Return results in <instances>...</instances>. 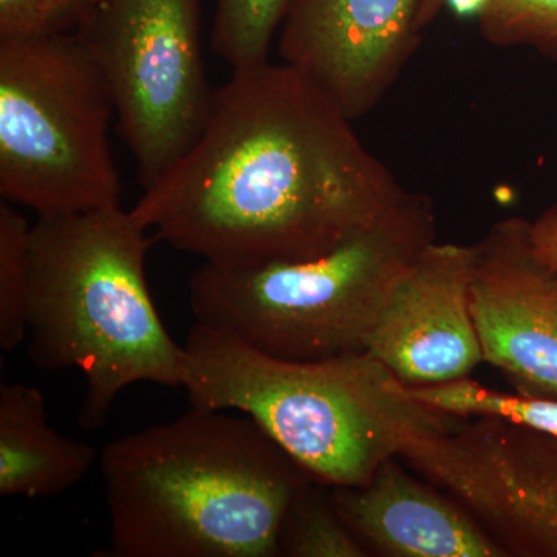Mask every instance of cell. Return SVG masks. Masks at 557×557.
Masks as SVG:
<instances>
[{
  "mask_svg": "<svg viewBox=\"0 0 557 557\" xmlns=\"http://www.w3.org/2000/svg\"><path fill=\"white\" fill-rule=\"evenodd\" d=\"M403 197L317 81L263 61L214 90L199 139L131 212L180 251L247 265L325 255Z\"/></svg>",
  "mask_w": 557,
  "mask_h": 557,
  "instance_id": "cell-1",
  "label": "cell"
},
{
  "mask_svg": "<svg viewBox=\"0 0 557 557\" xmlns=\"http://www.w3.org/2000/svg\"><path fill=\"white\" fill-rule=\"evenodd\" d=\"M115 557H273L313 479L256 421L193 408L100 454Z\"/></svg>",
  "mask_w": 557,
  "mask_h": 557,
  "instance_id": "cell-2",
  "label": "cell"
},
{
  "mask_svg": "<svg viewBox=\"0 0 557 557\" xmlns=\"http://www.w3.org/2000/svg\"><path fill=\"white\" fill-rule=\"evenodd\" d=\"M183 347L182 387L193 408L251 418L329 487L366 485L412 440L463 420L418 401L368 351L292 361L197 322Z\"/></svg>",
  "mask_w": 557,
  "mask_h": 557,
  "instance_id": "cell-3",
  "label": "cell"
},
{
  "mask_svg": "<svg viewBox=\"0 0 557 557\" xmlns=\"http://www.w3.org/2000/svg\"><path fill=\"white\" fill-rule=\"evenodd\" d=\"M153 237L121 207L38 218L30 230L28 358L86 379L79 424L100 429L124 388L182 387L185 347L150 296Z\"/></svg>",
  "mask_w": 557,
  "mask_h": 557,
  "instance_id": "cell-4",
  "label": "cell"
},
{
  "mask_svg": "<svg viewBox=\"0 0 557 557\" xmlns=\"http://www.w3.org/2000/svg\"><path fill=\"white\" fill-rule=\"evenodd\" d=\"M434 242L426 201L403 197L325 255L293 262H203L188 281L197 324L270 357L318 361L364 351L399 277Z\"/></svg>",
  "mask_w": 557,
  "mask_h": 557,
  "instance_id": "cell-5",
  "label": "cell"
},
{
  "mask_svg": "<svg viewBox=\"0 0 557 557\" xmlns=\"http://www.w3.org/2000/svg\"><path fill=\"white\" fill-rule=\"evenodd\" d=\"M115 113L76 33L0 38V194L38 218L121 207Z\"/></svg>",
  "mask_w": 557,
  "mask_h": 557,
  "instance_id": "cell-6",
  "label": "cell"
},
{
  "mask_svg": "<svg viewBox=\"0 0 557 557\" xmlns=\"http://www.w3.org/2000/svg\"><path fill=\"white\" fill-rule=\"evenodd\" d=\"M75 33L108 81L148 189L193 148L211 112L200 0H97Z\"/></svg>",
  "mask_w": 557,
  "mask_h": 557,
  "instance_id": "cell-7",
  "label": "cell"
},
{
  "mask_svg": "<svg viewBox=\"0 0 557 557\" xmlns=\"http://www.w3.org/2000/svg\"><path fill=\"white\" fill-rule=\"evenodd\" d=\"M401 460L509 557H557V437L494 417L412 440Z\"/></svg>",
  "mask_w": 557,
  "mask_h": 557,
  "instance_id": "cell-8",
  "label": "cell"
},
{
  "mask_svg": "<svg viewBox=\"0 0 557 557\" xmlns=\"http://www.w3.org/2000/svg\"><path fill=\"white\" fill-rule=\"evenodd\" d=\"M475 247L431 242L381 310L364 351L409 387L468 379L483 362L471 309Z\"/></svg>",
  "mask_w": 557,
  "mask_h": 557,
  "instance_id": "cell-9",
  "label": "cell"
},
{
  "mask_svg": "<svg viewBox=\"0 0 557 557\" xmlns=\"http://www.w3.org/2000/svg\"><path fill=\"white\" fill-rule=\"evenodd\" d=\"M471 309L483 362L519 394L557 398V277L531 252L528 223H502L475 247Z\"/></svg>",
  "mask_w": 557,
  "mask_h": 557,
  "instance_id": "cell-10",
  "label": "cell"
},
{
  "mask_svg": "<svg viewBox=\"0 0 557 557\" xmlns=\"http://www.w3.org/2000/svg\"><path fill=\"white\" fill-rule=\"evenodd\" d=\"M421 3L293 0L282 24V57L317 81L350 119L366 108L405 46Z\"/></svg>",
  "mask_w": 557,
  "mask_h": 557,
  "instance_id": "cell-11",
  "label": "cell"
},
{
  "mask_svg": "<svg viewBox=\"0 0 557 557\" xmlns=\"http://www.w3.org/2000/svg\"><path fill=\"white\" fill-rule=\"evenodd\" d=\"M333 505L366 548L392 557H507L456 500L392 458L359 487H330Z\"/></svg>",
  "mask_w": 557,
  "mask_h": 557,
  "instance_id": "cell-12",
  "label": "cell"
},
{
  "mask_svg": "<svg viewBox=\"0 0 557 557\" xmlns=\"http://www.w3.org/2000/svg\"><path fill=\"white\" fill-rule=\"evenodd\" d=\"M94 446L50 426L46 398L24 383L0 386V496L53 497L83 482L97 461Z\"/></svg>",
  "mask_w": 557,
  "mask_h": 557,
  "instance_id": "cell-13",
  "label": "cell"
},
{
  "mask_svg": "<svg viewBox=\"0 0 557 557\" xmlns=\"http://www.w3.org/2000/svg\"><path fill=\"white\" fill-rule=\"evenodd\" d=\"M409 392L423 405L449 416L502 418L557 437V398L533 397L519 392L505 394L482 386L469 376L435 386L409 387Z\"/></svg>",
  "mask_w": 557,
  "mask_h": 557,
  "instance_id": "cell-14",
  "label": "cell"
},
{
  "mask_svg": "<svg viewBox=\"0 0 557 557\" xmlns=\"http://www.w3.org/2000/svg\"><path fill=\"white\" fill-rule=\"evenodd\" d=\"M293 0H218L211 47L233 70L267 61Z\"/></svg>",
  "mask_w": 557,
  "mask_h": 557,
  "instance_id": "cell-15",
  "label": "cell"
},
{
  "mask_svg": "<svg viewBox=\"0 0 557 557\" xmlns=\"http://www.w3.org/2000/svg\"><path fill=\"white\" fill-rule=\"evenodd\" d=\"M30 230L13 203H0V348L5 354L27 339Z\"/></svg>",
  "mask_w": 557,
  "mask_h": 557,
  "instance_id": "cell-16",
  "label": "cell"
},
{
  "mask_svg": "<svg viewBox=\"0 0 557 557\" xmlns=\"http://www.w3.org/2000/svg\"><path fill=\"white\" fill-rule=\"evenodd\" d=\"M310 483L289 508L278 555L293 557H364L368 548L355 536L333 505L332 496L318 493Z\"/></svg>",
  "mask_w": 557,
  "mask_h": 557,
  "instance_id": "cell-17",
  "label": "cell"
},
{
  "mask_svg": "<svg viewBox=\"0 0 557 557\" xmlns=\"http://www.w3.org/2000/svg\"><path fill=\"white\" fill-rule=\"evenodd\" d=\"M97 0H0V38L75 33Z\"/></svg>",
  "mask_w": 557,
  "mask_h": 557,
  "instance_id": "cell-18",
  "label": "cell"
},
{
  "mask_svg": "<svg viewBox=\"0 0 557 557\" xmlns=\"http://www.w3.org/2000/svg\"><path fill=\"white\" fill-rule=\"evenodd\" d=\"M482 20L493 35L557 40V0H493Z\"/></svg>",
  "mask_w": 557,
  "mask_h": 557,
  "instance_id": "cell-19",
  "label": "cell"
},
{
  "mask_svg": "<svg viewBox=\"0 0 557 557\" xmlns=\"http://www.w3.org/2000/svg\"><path fill=\"white\" fill-rule=\"evenodd\" d=\"M528 244L534 258L557 277V208L528 225Z\"/></svg>",
  "mask_w": 557,
  "mask_h": 557,
  "instance_id": "cell-20",
  "label": "cell"
},
{
  "mask_svg": "<svg viewBox=\"0 0 557 557\" xmlns=\"http://www.w3.org/2000/svg\"><path fill=\"white\" fill-rule=\"evenodd\" d=\"M440 0H434V7ZM460 17L483 16L493 0H442Z\"/></svg>",
  "mask_w": 557,
  "mask_h": 557,
  "instance_id": "cell-21",
  "label": "cell"
},
{
  "mask_svg": "<svg viewBox=\"0 0 557 557\" xmlns=\"http://www.w3.org/2000/svg\"><path fill=\"white\" fill-rule=\"evenodd\" d=\"M434 9V0H423L421 3V16L429 13V10Z\"/></svg>",
  "mask_w": 557,
  "mask_h": 557,
  "instance_id": "cell-22",
  "label": "cell"
}]
</instances>
